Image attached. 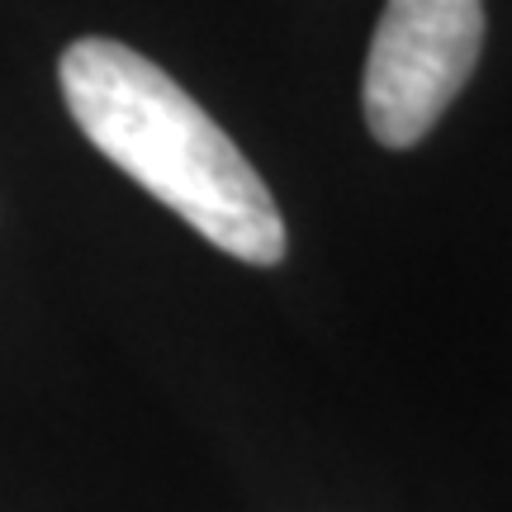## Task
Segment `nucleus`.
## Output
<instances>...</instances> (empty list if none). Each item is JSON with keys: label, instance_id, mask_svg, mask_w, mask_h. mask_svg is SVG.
<instances>
[{"label": "nucleus", "instance_id": "1", "mask_svg": "<svg viewBox=\"0 0 512 512\" xmlns=\"http://www.w3.org/2000/svg\"><path fill=\"white\" fill-rule=\"evenodd\" d=\"M57 72L76 128L152 200L247 266L285 256L266 181L176 76L114 38H76Z\"/></svg>", "mask_w": 512, "mask_h": 512}, {"label": "nucleus", "instance_id": "2", "mask_svg": "<svg viewBox=\"0 0 512 512\" xmlns=\"http://www.w3.org/2000/svg\"><path fill=\"white\" fill-rule=\"evenodd\" d=\"M484 53V0H384L366 57V128L375 143H422L465 91Z\"/></svg>", "mask_w": 512, "mask_h": 512}]
</instances>
